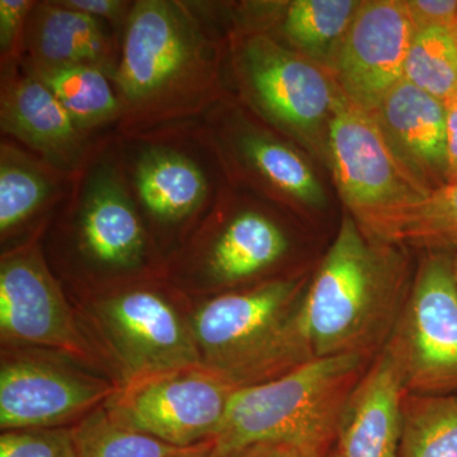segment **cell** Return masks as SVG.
Here are the masks:
<instances>
[{
	"label": "cell",
	"instance_id": "obj_16",
	"mask_svg": "<svg viewBox=\"0 0 457 457\" xmlns=\"http://www.w3.org/2000/svg\"><path fill=\"white\" fill-rule=\"evenodd\" d=\"M0 132L71 177L112 135L93 137L80 131L53 92L22 64L0 71Z\"/></svg>",
	"mask_w": 457,
	"mask_h": 457
},
{
	"label": "cell",
	"instance_id": "obj_4",
	"mask_svg": "<svg viewBox=\"0 0 457 457\" xmlns=\"http://www.w3.org/2000/svg\"><path fill=\"white\" fill-rule=\"evenodd\" d=\"M303 278L191 297L189 319L201 363L237 386L266 383L315 359L306 333Z\"/></svg>",
	"mask_w": 457,
	"mask_h": 457
},
{
	"label": "cell",
	"instance_id": "obj_22",
	"mask_svg": "<svg viewBox=\"0 0 457 457\" xmlns=\"http://www.w3.org/2000/svg\"><path fill=\"white\" fill-rule=\"evenodd\" d=\"M29 73L53 92L84 134L101 137L116 132L121 107L112 79L106 71L95 66H74Z\"/></svg>",
	"mask_w": 457,
	"mask_h": 457
},
{
	"label": "cell",
	"instance_id": "obj_31",
	"mask_svg": "<svg viewBox=\"0 0 457 457\" xmlns=\"http://www.w3.org/2000/svg\"><path fill=\"white\" fill-rule=\"evenodd\" d=\"M447 111V182H457V92L446 102Z\"/></svg>",
	"mask_w": 457,
	"mask_h": 457
},
{
	"label": "cell",
	"instance_id": "obj_30",
	"mask_svg": "<svg viewBox=\"0 0 457 457\" xmlns=\"http://www.w3.org/2000/svg\"><path fill=\"white\" fill-rule=\"evenodd\" d=\"M59 4L101 21L112 29L120 42L130 17L131 0H57Z\"/></svg>",
	"mask_w": 457,
	"mask_h": 457
},
{
	"label": "cell",
	"instance_id": "obj_18",
	"mask_svg": "<svg viewBox=\"0 0 457 457\" xmlns=\"http://www.w3.org/2000/svg\"><path fill=\"white\" fill-rule=\"evenodd\" d=\"M121 42L112 29L96 18L59 4L36 2L27 25L22 65L32 73L95 66L112 79Z\"/></svg>",
	"mask_w": 457,
	"mask_h": 457
},
{
	"label": "cell",
	"instance_id": "obj_8",
	"mask_svg": "<svg viewBox=\"0 0 457 457\" xmlns=\"http://www.w3.org/2000/svg\"><path fill=\"white\" fill-rule=\"evenodd\" d=\"M290 251L272 215L231 203L222 189L212 212L165 264L164 275L189 297L224 293L275 270Z\"/></svg>",
	"mask_w": 457,
	"mask_h": 457
},
{
	"label": "cell",
	"instance_id": "obj_3",
	"mask_svg": "<svg viewBox=\"0 0 457 457\" xmlns=\"http://www.w3.org/2000/svg\"><path fill=\"white\" fill-rule=\"evenodd\" d=\"M393 246L369 237L356 219H343L303 303L315 357L375 359L384 350L411 290Z\"/></svg>",
	"mask_w": 457,
	"mask_h": 457
},
{
	"label": "cell",
	"instance_id": "obj_28",
	"mask_svg": "<svg viewBox=\"0 0 457 457\" xmlns=\"http://www.w3.org/2000/svg\"><path fill=\"white\" fill-rule=\"evenodd\" d=\"M36 2L0 0V71L22 64L27 25Z\"/></svg>",
	"mask_w": 457,
	"mask_h": 457
},
{
	"label": "cell",
	"instance_id": "obj_29",
	"mask_svg": "<svg viewBox=\"0 0 457 457\" xmlns=\"http://www.w3.org/2000/svg\"><path fill=\"white\" fill-rule=\"evenodd\" d=\"M404 3L416 33L429 29H444L457 35L455 0H409Z\"/></svg>",
	"mask_w": 457,
	"mask_h": 457
},
{
	"label": "cell",
	"instance_id": "obj_34",
	"mask_svg": "<svg viewBox=\"0 0 457 457\" xmlns=\"http://www.w3.org/2000/svg\"><path fill=\"white\" fill-rule=\"evenodd\" d=\"M453 272H455V278L457 281V252L456 253H453Z\"/></svg>",
	"mask_w": 457,
	"mask_h": 457
},
{
	"label": "cell",
	"instance_id": "obj_9",
	"mask_svg": "<svg viewBox=\"0 0 457 457\" xmlns=\"http://www.w3.org/2000/svg\"><path fill=\"white\" fill-rule=\"evenodd\" d=\"M0 338L2 347L55 352L110 375L41 239L0 257Z\"/></svg>",
	"mask_w": 457,
	"mask_h": 457
},
{
	"label": "cell",
	"instance_id": "obj_20",
	"mask_svg": "<svg viewBox=\"0 0 457 457\" xmlns=\"http://www.w3.org/2000/svg\"><path fill=\"white\" fill-rule=\"evenodd\" d=\"M354 219L378 242L456 253L457 182L445 183L413 200L354 213Z\"/></svg>",
	"mask_w": 457,
	"mask_h": 457
},
{
	"label": "cell",
	"instance_id": "obj_14",
	"mask_svg": "<svg viewBox=\"0 0 457 457\" xmlns=\"http://www.w3.org/2000/svg\"><path fill=\"white\" fill-rule=\"evenodd\" d=\"M329 145L339 191L352 212L383 209L425 195L429 189L403 163L372 113L337 97Z\"/></svg>",
	"mask_w": 457,
	"mask_h": 457
},
{
	"label": "cell",
	"instance_id": "obj_13",
	"mask_svg": "<svg viewBox=\"0 0 457 457\" xmlns=\"http://www.w3.org/2000/svg\"><path fill=\"white\" fill-rule=\"evenodd\" d=\"M234 73L246 101L286 130H308L332 112L336 96L320 71L270 33H236Z\"/></svg>",
	"mask_w": 457,
	"mask_h": 457
},
{
	"label": "cell",
	"instance_id": "obj_27",
	"mask_svg": "<svg viewBox=\"0 0 457 457\" xmlns=\"http://www.w3.org/2000/svg\"><path fill=\"white\" fill-rule=\"evenodd\" d=\"M0 457H77L73 431L71 427L2 431Z\"/></svg>",
	"mask_w": 457,
	"mask_h": 457
},
{
	"label": "cell",
	"instance_id": "obj_17",
	"mask_svg": "<svg viewBox=\"0 0 457 457\" xmlns=\"http://www.w3.org/2000/svg\"><path fill=\"white\" fill-rule=\"evenodd\" d=\"M75 177L57 170L16 141L0 139L2 253L41 239L73 188Z\"/></svg>",
	"mask_w": 457,
	"mask_h": 457
},
{
	"label": "cell",
	"instance_id": "obj_25",
	"mask_svg": "<svg viewBox=\"0 0 457 457\" xmlns=\"http://www.w3.org/2000/svg\"><path fill=\"white\" fill-rule=\"evenodd\" d=\"M360 4L352 0H296L286 9L282 32L300 49L324 53L347 32Z\"/></svg>",
	"mask_w": 457,
	"mask_h": 457
},
{
	"label": "cell",
	"instance_id": "obj_10",
	"mask_svg": "<svg viewBox=\"0 0 457 457\" xmlns=\"http://www.w3.org/2000/svg\"><path fill=\"white\" fill-rule=\"evenodd\" d=\"M405 393H457V281L453 254L432 252L418 270L392 338Z\"/></svg>",
	"mask_w": 457,
	"mask_h": 457
},
{
	"label": "cell",
	"instance_id": "obj_21",
	"mask_svg": "<svg viewBox=\"0 0 457 457\" xmlns=\"http://www.w3.org/2000/svg\"><path fill=\"white\" fill-rule=\"evenodd\" d=\"M376 112L414 164L447 179L446 104L403 78Z\"/></svg>",
	"mask_w": 457,
	"mask_h": 457
},
{
	"label": "cell",
	"instance_id": "obj_32",
	"mask_svg": "<svg viewBox=\"0 0 457 457\" xmlns=\"http://www.w3.org/2000/svg\"><path fill=\"white\" fill-rule=\"evenodd\" d=\"M330 451L300 449L293 446H270L266 457H329Z\"/></svg>",
	"mask_w": 457,
	"mask_h": 457
},
{
	"label": "cell",
	"instance_id": "obj_35",
	"mask_svg": "<svg viewBox=\"0 0 457 457\" xmlns=\"http://www.w3.org/2000/svg\"><path fill=\"white\" fill-rule=\"evenodd\" d=\"M329 457H342V456H341V453H339V451L337 450V447H335V449H333L332 453H330Z\"/></svg>",
	"mask_w": 457,
	"mask_h": 457
},
{
	"label": "cell",
	"instance_id": "obj_11",
	"mask_svg": "<svg viewBox=\"0 0 457 457\" xmlns=\"http://www.w3.org/2000/svg\"><path fill=\"white\" fill-rule=\"evenodd\" d=\"M117 389L106 372L64 354L2 347L0 428L73 427Z\"/></svg>",
	"mask_w": 457,
	"mask_h": 457
},
{
	"label": "cell",
	"instance_id": "obj_15",
	"mask_svg": "<svg viewBox=\"0 0 457 457\" xmlns=\"http://www.w3.org/2000/svg\"><path fill=\"white\" fill-rule=\"evenodd\" d=\"M416 29L404 2L362 3L341 40L336 59L337 75L345 97L366 112L374 113L396 83Z\"/></svg>",
	"mask_w": 457,
	"mask_h": 457
},
{
	"label": "cell",
	"instance_id": "obj_23",
	"mask_svg": "<svg viewBox=\"0 0 457 457\" xmlns=\"http://www.w3.org/2000/svg\"><path fill=\"white\" fill-rule=\"evenodd\" d=\"M77 457H200L212 450V442L179 447L154 436L120 425L104 405L71 427Z\"/></svg>",
	"mask_w": 457,
	"mask_h": 457
},
{
	"label": "cell",
	"instance_id": "obj_33",
	"mask_svg": "<svg viewBox=\"0 0 457 457\" xmlns=\"http://www.w3.org/2000/svg\"><path fill=\"white\" fill-rule=\"evenodd\" d=\"M270 446H254L249 449L233 451V453H216L210 450L209 453L200 457H266Z\"/></svg>",
	"mask_w": 457,
	"mask_h": 457
},
{
	"label": "cell",
	"instance_id": "obj_5",
	"mask_svg": "<svg viewBox=\"0 0 457 457\" xmlns=\"http://www.w3.org/2000/svg\"><path fill=\"white\" fill-rule=\"evenodd\" d=\"M372 360L315 357L266 383L237 387L212 453L254 446L335 449L343 411Z\"/></svg>",
	"mask_w": 457,
	"mask_h": 457
},
{
	"label": "cell",
	"instance_id": "obj_24",
	"mask_svg": "<svg viewBox=\"0 0 457 457\" xmlns=\"http://www.w3.org/2000/svg\"><path fill=\"white\" fill-rule=\"evenodd\" d=\"M399 457H457V393H405Z\"/></svg>",
	"mask_w": 457,
	"mask_h": 457
},
{
	"label": "cell",
	"instance_id": "obj_1",
	"mask_svg": "<svg viewBox=\"0 0 457 457\" xmlns=\"http://www.w3.org/2000/svg\"><path fill=\"white\" fill-rule=\"evenodd\" d=\"M212 3L137 0L126 23L113 86L126 137L196 121L224 97L225 40Z\"/></svg>",
	"mask_w": 457,
	"mask_h": 457
},
{
	"label": "cell",
	"instance_id": "obj_26",
	"mask_svg": "<svg viewBox=\"0 0 457 457\" xmlns=\"http://www.w3.org/2000/svg\"><path fill=\"white\" fill-rule=\"evenodd\" d=\"M404 79L446 102L457 92V35L429 29L414 36L404 65Z\"/></svg>",
	"mask_w": 457,
	"mask_h": 457
},
{
	"label": "cell",
	"instance_id": "obj_6",
	"mask_svg": "<svg viewBox=\"0 0 457 457\" xmlns=\"http://www.w3.org/2000/svg\"><path fill=\"white\" fill-rule=\"evenodd\" d=\"M116 141L132 197L165 269L212 212L224 189L218 176L224 164L203 119L116 135Z\"/></svg>",
	"mask_w": 457,
	"mask_h": 457
},
{
	"label": "cell",
	"instance_id": "obj_7",
	"mask_svg": "<svg viewBox=\"0 0 457 457\" xmlns=\"http://www.w3.org/2000/svg\"><path fill=\"white\" fill-rule=\"evenodd\" d=\"M68 294L119 386L200 365L189 319L191 297L165 275Z\"/></svg>",
	"mask_w": 457,
	"mask_h": 457
},
{
	"label": "cell",
	"instance_id": "obj_2",
	"mask_svg": "<svg viewBox=\"0 0 457 457\" xmlns=\"http://www.w3.org/2000/svg\"><path fill=\"white\" fill-rule=\"evenodd\" d=\"M51 269L69 293L164 275L123 173L116 134L102 141L41 237Z\"/></svg>",
	"mask_w": 457,
	"mask_h": 457
},
{
	"label": "cell",
	"instance_id": "obj_12",
	"mask_svg": "<svg viewBox=\"0 0 457 457\" xmlns=\"http://www.w3.org/2000/svg\"><path fill=\"white\" fill-rule=\"evenodd\" d=\"M237 387L200 363L121 385L104 407L120 425L174 446H197L220 431Z\"/></svg>",
	"mask_w": 457,
	"mask_h": 457
},
{
	"label": "cell",
	"instance_id": "obj_19",
	"mask_svg": "<svg viewBox=\"0 0 457 457\" xmlns=\"http://www.w3.org/2000/svg\"><path fill=\"white\" fill-rule=\"evenodd\" d=\"M405 390L389 352L372 360L352 392L337 436L342 457H399Z\"/></svg>",
	"mask_w": 457,
	"mask_h": 457
}]
</instances>
